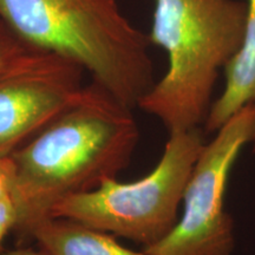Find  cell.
Masks as SVG:
<instances>
[{
  "label": "cell",
  "mask_w": 255,
  "mask_h": 255,
  "mask_svg": "<svg viewBox=\"0 0 255 255\" xmlns=\"http://www.w3.org/2000/svg\"><path fill=\"white\" fill-rule=\"evenodd\" d=\"M164 151L149 174L132 182L108 178L87 193L70 196L51 212L98 231L151 246L173 231L178 207L205 146L200 128L169 132Z\"/></svg>",
  "instance_id": "277c9868"
},
{
  "label": "cell",
  "mask_w": 255,
  "mask_h": 255,
  "mask_svg": "<svg viewBox=\"0 0 255 255\" xmlns=\"http://www.w3.org/2000/svg\"><path fill=\"white\" fill-rule=\"evenodd\" d=\"M85 70L65 57L38 50L0 76V156H8L81 96Z\"/></svg>",
  "instance_id": "8992f818"
},
{
  "label": "cell",
  "mask_w": 255,
  "mask_h": 255,
  "mask_svg": "<svg viewBox=\"0 0 255 255\" xmlns=\"http://www.w3.org/2000/svg\"><path fill=\"white\" fill-rule=\"evenodd\" d=\"M24 234L37 241L47 255H149L124 247L113 235L65 218L41 219Z\"/></svg>",
  "instance_id": "52a82bcc"
},
{
  "label": "cell",
  "mask_w": 255,
  "mask_h": 255,
  "mask_svg": "<svg viewBox=\"0 0 255 255\" xmlns=\"http://www.w3.org/2000/svg\"><path fill=\"white\" fill-rule=\"evenodd\" d=\"M18 225V210L12 197L0 200V253L2 241L9 232L15 231Z\"/></svg>",
  "instance_id": "30bf717a"
},
{
  "label": "cell",
  "mask_w": 255,
  "mask_h": 255,
  "mask_svg": "<svg viewBox=\"0 0 255 255\" xmlns=\"http://www.w3.org/2000/svg\"><path fill=\"white\" fill-rule=\"evenodd\" d=\"M0 15L24 43L77 63L128 108L155 84L148 34L117 0H0Z\"/></svg>",
  "instance_id": "7a4b0ae2"
},
{
  "label": "cell",
  "mask_w": 255,
  "mask_h": 255,
  "mask_svg": "<svg viewBox=\"0 0 255 255\" xmlns=\"http://www.w3.org/2000/svg\"><path fill=\"white\" fill-rule=\"evenodd\" d=\"M13 199V168L9 156H0V200Z\"/></svg>",
  "instance_id": "8fae6325"
},
{
  "label": "cell",
  "mask_w": 255,
  "mask_h": 255,
  "mask_svg": "<svg viewBox=\"0 0 255 255\" xmlns=\"http://www.w3.org/2000/svg\"><path fill=\"white\" fill-rule=\"evenodd\" d=\"M0 255H47L45 252L41 250L36 251L33 248H17V250H12L7 252H1Z\"/></svg>",
  "instance_id": "7c38bea8"
},
{
  "label": "cell",
  "mask_w": 255,
  "mask_h": 255,
  "mask_svg": "<svg viewBox=\"0 0 255 255\" xmlns=\"http://www.w3.org/2000/svg\"><path fill=\"white\" fill-rule=\"evenodd\" d=\"M38 49H33L19 38L0 15V76L18 68Z\"/></svg>",
  "instance_id": "9c48e42d"
},
{
  "label": "cell",
  "mask_w": 255,
  "mask_h": 255,
  "mask_svg": "<svg viewBox=\"0 0 255 255\" xmlns=\"http://www.w3.org/2000/svg\"><path fill=\"white\" fill-rule=\"evenodd\" d=\"M255 141V103L234 114L205 144L183 194V210L167 237L143 248L149 255H232L234 222L225 196L232 168Z\"/></svg>",
  "instance_id": "5b68a950"
},
{
  "label": "cell",
  "mask_w": 255,
  "mask_h": 255,
  "mask_svg": "<svg viewBox=\"0 0 255 255\" xmlns=\"http://www.w3.org/2000/svg\"><path fill=\"white\" fill-rule=\"evenodd\" d=\"M131 110L92 82L75 103L8 155L15 232L24 234L63 200L117 177L139 138Z\"/></svg>",
  "instance_id": "6da1fadb"
},
{
  "label": "cell",
  "mask_w": 255,
  "mask_h": 255,
  "mask_svg": "<svg viewBox=\"0 0 255 255\" xmlns=\"http://www.w3.org/2000/svg\"><path fill=\"white\" fill-rule=\"evenodd\" d=\"M246 33L244 44L225 68L226 85L213 102L205 126L208 131H218L239 110L255 103V0H247Z\"/></svg>",
  "instance_id": "ba28073f"
},
{
  "label": "cell",
  "mask_w": 255,
  "mask_h": 255,
  "mask_svg": "<svg viewBox=\"0 0 255 255\" xmlns=\"http://www.w3.org/2000/svg\"><path fill=\"white\" fill-rule=\"evenodd\" d=\"M151 45L167 53L163 77L137 107L169 132L205 123L220 70L240 51L247 5L239 0H152Z\"/></svg>",
  "instance_id": "3957f363"
},
{
  "label": "cell",
  "mask_w": 255,
  "mask_h": 255,
  "mask_svg": "<svg viewBox=\"0 0 255 255\" xmlns=\"http://www.w3.org/2000/svg\"><path fill=\"white\" fill-rule=\"evenodd\" d=\"M254 151H255V141H254Z\"/></svg>",
  "instance_id": "4fadbf2b"
}]
</instances>
